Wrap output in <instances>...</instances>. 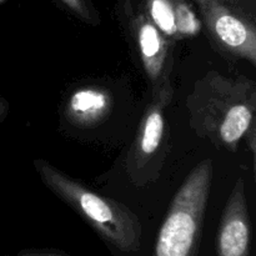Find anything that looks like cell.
I'll return each mask as SVG.
<instances>
[{
  "label": "cell",
  "instance_id": "8fae6325",
  "mask_svg": "<svg viewBox=\"0 0 256 256\" xmlns=\"http://www.w3.org/2000/svg\"><path fill=\"white\" fill-rule=\"evenodd\" d=\"M18 256H72L66 252L58 249H25L18 252Z\"/></svg>",
  "mask_w": 256,
  "mask_h": 256
},
{
  "label": "cell",
  "instance_id": "277c9868",
  "mask_svg": "<svg viewBox=\"0 0 256 256\" xmlns=\"http://www.w3.org/2000/svg\"><path fill=\"white\" fill-rule=\"evenodd\" d=\"M216 52L256 65L255 0H192Z\"/></svg>",
  "mask_w": 256,
  "mask_h": 256
},
{
  "label": "cell",
  "instance_id": "7a4b0ae2",
  "mask_svg": "<svg viewBox=\"0 0 256 256\" xmlns=\"http://www.w3.org/2000/svg\"><path fill=\"white\" fill-rule=\"evenodd\" d=\"M34 168L45 186L80 215L108 245L120 252H139L142 222L129 208L100 195L46 160H34Z\"/></svg>",
  "mask_w": 256,
  "mask_h": 256
},
{
  "label": "cell",
  "instance_id": "3957f363",
  "mask_svg": "<svg viewBox=\"0 0 256 256\" xmlns=\"http://www.w3.org/2000/svg\"><path fill=\"white\" fill-rule=\"evenodd\" d=\"M212 172V160L204 159L188 174L170 202L152 256H199Z\"/></svg>",
  "mask_w": 256,
  "mask_h": 256
},
{
  "label": "cell",
  "instance_id": "6da1fadb",
  "mask_svg": "<svg viewBox=\"0 0 256 256\" xmlns=\"http://www.w3.org/2000/svg\"><path fill=\"white\" fill-rule=\"evenodd\" d=\"M189 125L216 149L236 152L246 132L256 126V82L210 70L186 96Z\"/></svg>",
  "mask_w": 256,
  "mask_h": 256
},
{
  "label": "cell",
  "instance_id": "52a82bcc",
  "mask_svg": "<svg viewBox=\"0 0 256 256\" xmlns=\"http://www.w3.org/2000/svg\"><path fill=\"white\" fill-rule=\"evenodd\" d=\"M252 220L245 182L236 180L222 210L216 235V256H250Z\"/></svg>",
  "mask_w": 256,
  "mask_h": 256
},
{
  "label": "cell",
  "instance_id": "7c38bea8",
  "mask_svg": "<svg viewBox=\"0 0 256 256\" xmlns=\"http://www.w3.org/2000/svg\"><path fill=\"white\" fill-rule=\"evenodd\" d=\"M9 102L4 99L2 96H0V122H4L6 119L8 114H9Z\"/></svg>",
  "mask_w": 256,
  "mask_h": 256
},
{
  "label": "cell",
  "instance_id": "5b68a950",
  "mask_svg": "<svg viewBox=\"0 0 256 256\" xmlns=\"http://www.w3.org/2000/svg\"><path fill=\"white\" fill-rule=\"evenodd\" d=\"M174 96L172 84L152 92L125 160L129 182L144 188L159 179L169 152L170 128L166 110Z\"/></svg>",
  "mask_w": 256,
  "mask_h": 256
},
{
  "label": "cell",
  "instance_id": "ba28073f",
  "mask_svg": "<svg viewBox=\"0 0 256 256\" xmlns=\"http://www.w3.org/2000/svg\"><path fill=\"white\" fill-rule=\"evenodd\" d=\"M135 2L175 42L195 36L202 28L189 0H136Z\"/></svg>",
  "mask_w": 256,
  "mask_h": 256
},
{
  "label": "cell",
  "instance_id": "30bf717a",
  "mask_svg": "<svg viewBox=\"0 0 256 256\" xmlns=\"http://www.w3.org/2000/svg\"><path fill=\"white\" fill-rule=\"evenodd\" d=\"M72 15L90 25H99L100 16L89 0H59Z\"/></svg>",
  "mask_w": 256,
  "mask_h": 256
},
{
  "label": "cell",
  "instance_id": "4fadbf2b",
  "mask_svg": "<svg viewBox=\"0 0 256 256\" xmlns=\"http://www.w3.org/2000/svg\"><path fill=\"white\" fill-rule=\"evenodd\" d=\"M0 256H9V255H0Z\"/></svg>",
  "mask_w": 256,
  "mask_h": 256
},
{
  "label": "cell",
  "instance_id": "9c48e42d",
  "mask_svg": "<svg viewBox=\"0 0 256 256\" xmlns=\"http://www.w3.org/2000/svg\"><path fill=\"white\" fill-rule=\"evenodd\" d=\"M112 110V96L102 86L86 85L70 92L62 104V118L79 129L95 128L104 122Z\"/></svg>",
  "mask_w": 256,
  "mask_h": 256
},
{
  "label": "cell",
  "instance_id": "8992f818",
  "mask_svg": "<svg viewBox=\"0 0 256 256\" xmlns=\"http://www.w3.org/2000/svg\"><path fill=\"white\" fill-rule=\"evenodd\" d=\"M124 18L128 34L152 92L172 84L176 42L146 16L135 0H125Z\"/></svg>",
  "mask_w": 256,
  "mask_h": 256
}]
</instances>
